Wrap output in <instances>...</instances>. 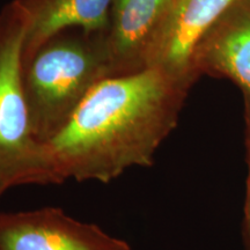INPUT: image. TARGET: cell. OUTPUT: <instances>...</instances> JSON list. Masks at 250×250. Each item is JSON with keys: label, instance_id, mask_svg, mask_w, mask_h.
Returning <instances> with one entry per match:
<instances>
[{"label": "cell", "instance_id": "cell-1", "mask_svg": "<svg viewBox=\"0 0 250 250\" xmlns=\"http://www.w3.org/2000/svg\"><path fill=\"white\" fill-rule=\"evenodd\" d=\"M190 87L151 67L103 79L43 145L49 184L109 183L130 168L151 167Z\"/></svg>", "mask_w": 250, "mask_h": 250}, {"label": "cell", "instance_id": "cell-2", "mask_svg": "<svg viewBox=\"0 0 250 250\" xmlns=\"http://www.w3.org/2000/svg\"><path fill=\"white\" fill-rule=\"evenodd\" d=\"M111 77L104 33L65 30L23 62L31 131L41 145L66 125L83 99Z\"/></svg>", "mask_w": 250, "mask_h": 250}, {"label": "cell", "instance_id": "cell-3", "mask_svg": "<svg viewBox=\"0 0 250 250\" xmlns=\"http://www.w3.org/2000/svg\"><path fill=\"white\" fill-rule=\"evenodd\" d=\"M27 15L20 0L0 11V176L9 187L49 184L43 145L31 131L23 86Z\"/></svg>", "mask_w": 250, "mask_h": 250}, {"label": "cell", "instance_id": "cell-4", "mask_svg": "<svg viewBox=\"0 0 250 250\" xmlns=\"http://www.w3.org/2000/svg\"><path fill=\"white\" fill-rule=\"evenodd\" d=\"M241 0H169L149 51L147 67L192 86L199 46L221 18Z\"/></svg>", "mask_w": 250, "mask_h": 250}, {"label": "cell", "instance_id": "cell-5", "mask_svg": "<svg viewBox=\"0 0 250 250\" xmlns=\"http://www.w3.org/2000/svg\"><path fill=\"white\" fill-rule=\"evenodd\" d=\"M129 243L58 208L0 213V250H126Z\"/></svg>", "mask_w": 250, "mask_h": 250}, {"label": "cell", "instance_id": "cell-6", "mask_svg": "<svg viewBox=\"0 0 250 250\" xmlns=\"http://www.w3.org/2000/svg\"><path fill=\"white\" fill-rule=\"evenodd\" d=\"M169 0H114L104 42L111 77L147 68L149 51Z\"/></svg>", "mask_w": 250, "mask_h": 250}, {"label": "cell", "instance_id": "cell-7", "mask_svg": "<svg viewBox=\"0 0 250 250\" xmlns=\"http://www.w3.org/2000/svg\"><path fill=\"white\" fill-rule=\"evenodd\" d=\"M196 72L229 78L250 102V0H241L215 24L199 46Z\"/></svg>", "mask_w": 250, "mask_h": 250}, {"label": "cell", "instance_id": "cell-8", "mask_svg": "<svg viewBox=\"0 0 250 250\" xmlns=\"http://www.w3.org/2000/svg\"><path fill=\"white\" fill-rule=\"evenodd\" d=\"M27 15L26 62L46 41L65 30L104 33L114 0H20Z\"/></svg>", "mask_w": 250, "mask_h": 250}, {"label": "cell", "instance_id": "cell-9", "mask_svg": "<svg viewBox=\"0 0 250 250\" xmlns=\"http://www.w3.org/2000/svg\"><path fill=\"white\" fill-rule=\"evenodd\" d=\"M245 118H246V161H247V177H246V196L243 206L242 220V239L245 250H250V102L245 99Z\"/></svg>", "mask_w": 250, "mask_h": 250}, {"label": "cell", "instance_id": "cell-10", "mask_svg": "<svg viewBox=\"0 0 250 250\" xmlns=\"http://www.w3.org/2000/svg\"><path fill=\"white\" fill-rule=\"evenodd\" d=\"M8 188H11V187H9V184L6 182V181L2 179L1 176H0V196H1L2 193H4L6 190L8 189Z\"/></svg>", "mask_w": 250, "mask_h": 250}, {"label": "cell", "instance_id": "cell-11", "mask_svg": "<svg viewBox=\"0 0 250 250\" xmlns=\"http://www.w3.org/2000/svg\"><path fill=\"white\" fill-rule=\"evenodd\" d=\"M126 250H133L132 248H129V249H126Z\"/></svg>", "mask_w": 250, "mask_h": 250}]
</instances>
